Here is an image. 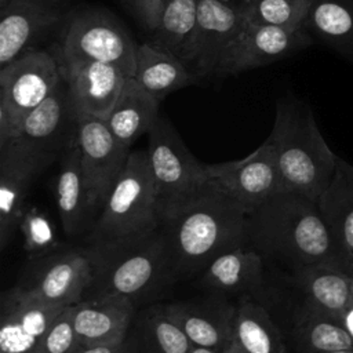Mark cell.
<instances>
[{
    "mask_svg": "<svg viewBox=\"0 0 353 353\" xmlns=\"http://www.w3.org/2000/svg\"><path fill=\"white\" fill-rule=\"evenodd\" d=\"M247 215L211 185L199 199L163 219L160 230L172 280H188L222 252L248 245Z\"/></svg>",
    "mask_w": 353,
    "mask_h": 353,
    "instance_id": "cell-1",
    "label": "cell"
},
{
    "mask_svg": "<svg viewBox=\"0 0 353 353\" xmlns=\"http://www.w3.org/2000/svg\"><path fill=\"white\" fill-rule=\"evenodd\" d=\"M247 234L248 245L263 258L294 272L323 263L341 268L317 201L299 192L281 190L248 214Z\"/></svg>",
    "mask_w": 353,
    "mask_h": 353,
    "instance_id": "cell-2",
    "label": "cell"
},
{
    "mask_svg": "<svg viewBox=\"0 0 353 353\" xmlns=\"http://www.w3.org/2000/svg\"><path fill=\"white\" fill-rule=\"evenodd\" d=\"M268 139L276 153L283 190L299 192L317 201L339 157L321 135L310 106L298 99L279 101Z\"/></svg>",
    "mask_w": 353,
    "mask_h": 353,
    "instance_id": "cell-3",
    "label": "cell"
},
{
    "mask_svg": "<svg viewBox=\"0 0 353 353\" xmlns=\"http://www.w3.org/2000/svg\"><path fill=\"white\" fill-rule=\"evenodd\" d=\"M85 248L92 263L87 298L121 295L137 303L174 281L160 226L142 237Z\"/></svg>",
    "mask_w": 353,
    "mask_h": 353,
    "instance_id": "cell-4",
    "label": "cell"
},
{
    "mask_svg": "<svg viewBox=\"0 0 353 353\" xmlns=\"http://www.w3.org/2000/svg\"><path fill=\"white\" fill-rule=\"evenodd\" d=\"M160 219L146 150H131L127 163L88 232V245L142 237L159 229Z\"/></svg>",
    "mask_w": 353,
    "mask_h": 353,
    "instance_id": "cell-5",
    "label": "cell"
},
{
    "mask_svg": "<svg viewBox=\"0 0 353 353\" xmlns=\"http://www.w3.org/2000/svg\"><path fill=\"white\" fill-rule=\"evenodd\" d=\"M148 137L146 152L161 222L199 199L211 183L205 164L190 153L167 119L159 116Z\"/></svg>",
    "mask_w": 353,
    "mask_h": 353,
    "instance_id": "cell-6",
    "label": "cell"
},
{
    "mask_svg": "<svg viewBox=\"0 0 353 353\" xmlns=\"http://www.w3.org/2000/svg\"><path fill=\"white\" fill-rule=\"evenodd\" d=\"M135 41L120 21L103 8H84L65 22L51 48L59 65L103 62L121 69L128 77L135 70Z\"/></svg>",
    "mask_w": 353,
    "mask_h": 353,
    "instance_id": "cell-7",
    "label": "cell"
},
{
    "mask_svg": "<svg viewBox=\"0 0 353 353\" xmlns=\"http://www.w3.org/2000/svg\"><path fill=\"white\" fill-rule=\"evenodd\" d=\"M52 50H34L0 68V145L15 138L25 117L59 84Z\"/></svg>",
    "mask_w": 353,
    "mask_h": 353,
    "instance_id": "cell-8",
    "label": "cell"
},
{
    "mask_svg": "<svg viewBox=\"0 0 353 353\" xmlns=\"http://www.w3.org/2000/svg\"><path fill=\"white\" fill-rule=\"evenodd\" d=\"M76 143L80 150L90 208L95 222L127 163L131 149L116 139L103 119L94 116H80Z\"/></svg>",
    "mask_w": 353,
    "mask_h": 353,
    "instance_id": "cell-9",
    "label": "cell"
},
{
    "mask_svg": "<svg viewBox=\"0 0 353 353\" xmlns=\"http://www.w3.org/2000/svg\"><path fill=\"white\" fill-rule=\"evenodd\" d=\"M91 281L92 263L87 248H61L30 259L17 285L46 303L68 306L84 298Z\"/></svg>",
    "mask_w": 353,
    "mask_h": 353,
    "instance_id": "cell-10",
    "label": "cell"
},
{
    "mask_svg": "<svg viewBox=\"0 0 353 353\" xmlns=\"http://www.w3.org/2000/svg\"><path fill=\"white\" fill-rule=\"evenodd\" d=\"M214 188L233 199L247 214L283 190L273 145L266 139L247 157L205 164Z\"/></svg>",
    "mask_w": 353,
    "mask_h": 353,
    "instance_id": "cell-11",
    "label": "cell"
},
{
    "mask_svg": "<svg viewBox=\"0 0 353 353\" xmlns=\"http://www.w3.org/2000/svg\"><path fill=\"white\" fill-rule=\"evenodd\" d=\"M312 44V34L302 26L288 29L272 25L244 23L223 52L214 76L225 77L261 68L292 55Z\"/></svg>",
    "mask_w": 353,
    "mask_h": 353,
    "instance_id": "cell-12",
    "label": "cell"
},
{
    "mask_svg": "<svg viewBox=\"0 0 353 353\" xmlns=\"http://www.w3.org/2000/svg\"><path fill=\"white\" fill-rule=\"evenodd\" d=\"M57 157L28 149L15 138L0 145V250L11 243L34 179Z\"/></svg>",
    "mask_w": 353,
    "mask_h": 353,
    "instance_id": "cell-13",
    "label": "cell"
},
{
    "mask_svg": "<svg viewBox=\"0 0 353 353\" xmlns=\"http://www.w3.org/2000/svg\"><path fill=\"white\" fill-rule=\"evenodd\" d=\"M244 23L240 8L219 0H199L196 25L181 61L197 79L214 76L223 52Z\"/></svg>",
    "mask_w": 353,
    "mask_h": 353,
    "instance_id": "cell-14",
    "label": "cell"
},
{
    "mask_svg": "<svg viewBox=\"0 0 353 353\" xmlns=\"http://www.w3.org/2000/svg\"><path fill=\"white\" fill-rule=\"evenodd\" d=\"M66 0H7L0 7V68L30 51L63 19Z\"/></svg>",
    "mask_w": 353,
    "mask_h": 353,
    "instance_id": "cell-15",
    "label": "cell"
},
{
    "mask_svg": "<svg viewBox=\"0 0 353 353\" xmlns=\"http://www.w3.org/2000/svg\"><path fill=\"white\" fill-rule=\"evenodd\" d=\"M63 307L18 285L6 290L0 299V353H41L46 332Z\"/></svg>",
    "mask_w": 353,
    "mask_h": 353,
    "instance_id": "cell-16",
    "label": "cell"
},
{
    "mask_svg": "<svg viewBox=\"0 0 353 353\" xmlns=\"http://www.w3.org/2000/svg\"><path fill=\"white\" fill-rule=\"evenodd\" d=\"M79 113L62 79L57 88L22 121L15 139L30 150L61 157L77 137Z\"/></svg>",
    "mask_w": 353,
    "mask_h": 353,
    "instance_id": "cell-17",
    "label": "cell"
},
{
    "mask_svg": "<svg viewBox=\"0 0 353 353\" xmlns=\"http://www.w3.org/2000/svg\"><path fill=\"white\" fill-rule=\"evenodd\" d=\"M167 316L185 332L193 346L223 353L233 342L236 305L219 295L164 305Z\"/></svg>",
    "mask_w": 353,
    "mask_h": 353,
    "instance_id": "cell-18",
    "label": "cell"
},
{
    "mask_svg": "<svg viewBox=\"0 0 353 353\" xmlns=\"http://www.w3.org/2000/svg\"><path fill=\"white\" fill-rule=\"evenodd\" d=\"M59 66L79 116H94L105 120L128 76L117 66L103 62Z\"/></svg>",
    "mask_w": 353,
    "mask_h": 353,
    "instance_id": "cell-19",
    "label": "cell"
},
{
    "mask_svg": "<svg viewBox=\"0 0 353 353\" xmlns=\"http://www.w3.org/2000/svg\"><path fill=\"white\" fill-rule=\"evenodd\" d=\"M135 314V303L121 295L81 299L73 310L80 345L123 342Z\"/></svg>",
    "mask_w": 353,
    "mask_h": 353,
    "instance_id": "cell-20",
    "label": "cell"
},
{
    "mask_svg": "<svg viewBox=\"0 0 353 353\" xmlns=\"http://www.w3.org/2000/svg\"><path fill=\"white\" fill-rule=\"evenodd\" d=\"M263 256L252 247L244 245L222 252L200 273V283L208 288L259 298L265 285Z\"/></svg>",
    "mask_w": 353,
    "mask_h": 353,
    "instance_id": "cell-21",
    "label": "cell"
},
{
    "mask_svg": "<svg viewBox=\"0 0 353 353\" xmlns=\"http://www.w3.org/2000/svg\"><path fill=\"white\" fill-rule=\"evenodd\" d=\"M55 199L62 228L69 237L90 232L94 219L83 175L80 150L76 142L61 154V165L55 181Z\"/></svg>",
    "mask_w": 353,
    "mask_h": 353,
    "instance_id": "cell-22",
    "label": "cell"
},
{
    "mask_svg": "<svg viewBox=\"0 0 353 353\" xmlns=\"http://www.w3.org/2000/svg\"><path fill=\"white\" fill-rule=\"evenodd\" d=\"M339 265L353 252V165L339 157L334 176L317 200Z\"/></svg>",
    "mask_w": 353,
    "mask_h": 353,
    "instance_id": "cell-23",
    "label": "cell"
},
{
    "mask_svg": "<svg viewBox=\"0 0 353 353\" xmlns=\"http://www.w3.org/2000/svg\"><path fill=\"white\" fill-rule=\"evenodd\" d=\"M125 353H190L193 343L167 316L164 305L138 312L123 341Z\"/></svg>",
    "mask_w": 353,
    "mask_h": 353,
    "instance_id": "cell-24",
    "label": "cell"
},
{
    "mask_svg": "<svg viewBox=\"0 0 353 353\" xmlns=\"http://www.w3.org/2000/svg\"><path fill=\"white\" fill-rule=\"evenodd\" d=\"M160 101L146 91L134 77H127L124 87L105 121L116 139L130 148L148 134L159 117Z\"/></svg>",
    "mask_w": 353,
    "mask_h": 353,
    "instance_id": "cell-25",
    "label": "cell"
},
{
    "mask_svg": "<svg viewBox=\"0 0 353 353\" xmlns=\"http://www.w3.org/2000/svg\"><path fill=\"white\" fill-rule=\"evenodd\" d=\"M132 77L160 102L197 80L176 55L154 43L138 44Z\"/></svg>",
    "mask_w": 353,
    "mask_h": 353,
    "instance_id": "cell-26",
    "label": "cell"
},
{
    "mask_svg": "<svg viewBox=\"0 0 353 353\" xmlns=\"http://www.w3.org/2000/svg\"><path fill=\"white\" fill-rule=\"evenodd\" d=\"M303 28L353 63V0H312Z\"/></svg>",
    "mask_w": 353,
    "mask_h": 353,
    "instance_id": "cell-27",
    "label": "cell"
},
{
    "mask_svg": "<svg viewBox=\"0 0 353 353\" xmlns=\"http://www.w3.org/2000/svg\"><path fill=\"white\" fill-rule=\"evenodd\" d=\"M295 279L306 295L305 303L338 317L353 296V276L335 265L303 268Z\"/></svg>",
    "mask_w": 353,
    "mask_h": 353,
    "instance_id": "cell-28",
    "label": "cell"
},
{
    "mask_svg": "<svg viewBox=\"0 0 353 353\" xmlns=\"http://www.w3.org/2000/svg\"><path fill=\"white\" fill-rule=\"evenodd\" d=\"M233 342L245 353H288L283 336L266 309L250 296H243L236 305Z\"/></svg>",
    "mask_w": 353,
    "mask_h": 353,
    "instance_id": "cell-29",
    "label": "cell"
},
{
    "mask_svg": "<svg viewBox=\"0 0 353 353\" xmlns=\"http://www.w3.org/2000/svg\"><path fill=\"white\" fill-rule=\"evenodd\" d=\"M292 336L299 349L306 353L353 349V336L343 325L342 319L307 303L296 317Z\"/></svg>",
    "mask_w": 353,
    "mask_h": 353,
    "instance_id": "cell-30",
    "label": "cell"
},
{
    "mask_svg": "<svg viewBox=\"0 0 353 353\" xmlns=\"http://www.w3.org/2000/svg\"><path fill=\"white\" fill-rule=\"evenodd\" d=\"M199 0H163L161 19L154 32V44L181 59L193 33Z\"/></svg>",
    "mask_w": 353,
    "mask_h": 353,
    "instance_id": "cell-31",
    "label": "cell"
},
{
    "mask_svg": "<svg viewBox=\"0 0 353 353\" xmlns=\"http://www.w3.org/2000/svg\"><path fill=\"white\" fill-rule=\"evenodd\" d=\"M312 0H248L241 8L247 22L288 29L303 26Z\"/></svg>",
    "mask_w": 353,
    "mask_h": 353,
    "instance_id": "cell-32",
    "label": "cell"
},
{
    "mask_svg": "<svg viewBox=\"0 0 353 353\" xmlns=\"http://www.w3.org/2000/svg\"><path fill=\"white\" fill-rule=\"evenodd\" d=\"M18 229L22 233L23 250L29 259L41 258L62 248L48 215L32 203H26Z\"/></svg>",
    "mask_w": 353,
    "mask_h": 353,
    "instance_id": "cell-33",
    "label": "cell"
},
{
    "mask_svg": "<svg viewBox=\"0 0 353 353\" xmlns=\"http://www.w3.org/2000/svg\"><path fill=\"white\" fill-rule=\"evenodd\" d=\"M74 303L65 306L48 327L41 353H74L80 346L73 323Z\"/></svg>",
    "mask_w": 353,
    "mask_h": 353,
    "instance_id": "cell-34",
    "label": "cell"
},
{
    "mask_svg": "<svg viewBox=\"0 0 353 353\" xmlns=\"http://www.w3.org/2000/svg\"><path fill=\"white\" fill-rule=\"evenodd\" d=\"M135 18L149 30L156 32L163 10V0H124Z\"/></svg>",
    "mask_w": 353,
    "mask_h": 353,
    "instance_id": "cell-35",
    "label": "cell"
},
{
    "mask_svg": "<svg viewBox=\"0 0 353 353\" xmlns=\"http://www.w3.org/2000/svg\"><path fill=\"white\" fill-rule=\"evenodd\" d=\"M74 353H125L123 342L80 345Z\"/></svg>",
    "mask_w": 353,
    "mask_h": 353,
    "instance_id": "cell-36",
    "label": "cell"
},
{
    "mask_svg": "<svg viewBox=\"0 0 353 353\" xmlns=\"http://www.w3.org/2000/svg\"><path fill=\"white\" fill-rule=\"evenodd\" d=\"M341 319H342L343 325H345L346 330L349 331V334L353 336V296H352V299L349 301L347 306L345 307V310H343Z\"/></svg>",
    "mask_w": 353,
    "mask_h": 353,
    "instance_id": "cell-37",
    "label": "cell"
},
{
    "mask_svg": "<svg viewBox=\"0 0 353 353\" xmlns=\"http://www.w3.org/2000/svg\"><path fill=\"white\" fill-rule=\"evenodd\" d=\"M346 273H349V274H352L353 276V252H350L349 255H347V258L345 259V262H343V268H342Z\"/></svg>",
    "mask_w": 353,
    "mask_h": 353,
    "instance_id": "cell-38",
    "label": "cell"
},
{
    "mask_svg": "<svg viewBox=\"0 0 353 353\" xmlns=\"http://www.w3.org/2000/svg\"><path fill=\"white\" fill-rule=\"evenodd\" d=\"M219 1H222V3H225L228 6H232V7H237L240 10L248 3V0H219Z\"/></svg>",
    "mask_w": 353,
    "mask_h": 353,
    "instance_id": "cell-39",
    "label": "cell"
},
{
    "mask_svg": "<svg viewBox=\"0 0 353 353\" xmlns=\"http://www.w3.org/2000/svg\"><path fill=\"white\" fill-rule=\"evenodd\" d=\"M223 353H245V352L236 342H232Z\"/></svg>",
    "mask_w": 353,
    "mask_h": 353,
    "instance_id": "cell-40",
    "label": "cell"
},
{
    "mask_svg": "<svg viewBox=\"0 0 353 353\" xmlns=\"http://www.w3.org/2000/svg\"><path fill=\"white\" fill-rule=\"evenodd\" d=\"M190 353H219L216 350H212V349H208V347H201V346H193Z\"/></svg>",
    "mask_w": 353,
    "mask_h": 353,
    "instance_id": "cell-41",
    "label": "cell"
},
{
    "mask_svg": "<svg viewBox=\"0 0 353 353\" xmlns=\"http://www.w3.org/2000/svg\"><path fill=\"white\" fill-rule=\"evenodd\" d=\"M328 353H353V349H345V350H335V352H328Z\"/></svg>",
    "mask_w": 353,
    "mask_h": 353,
    "instance_id": "cell-42",
    "label": "cell"
},
{
    "mask_svg": "<svg viewBox=\"0 0 353 353\" xmlns=\"http://www.w3.org/2000/svg\"><path fill=\"white\" fill-rule=\"evenodd\" d=\"M6 1H7V0H0V7H3V6L6 4Z\"/></svg>",
    "mask_w": 353,
    "mask_h": 353,
    "instance_id": "cell-43",
    "label": "cell"
}]
</instances>
